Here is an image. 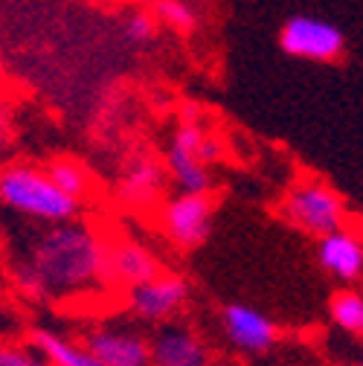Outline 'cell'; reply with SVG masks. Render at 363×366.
<instances>
[{
  "label": "cell",
  "mask_w": 363,
  "mask_h": 366,
  "mask_svg": "<svg viewBox=\"0 0 363 366\" xmlns=\"http://www.w3.org/2000/svg\"><path fill=\"white\" fill-rule=\"evenodd\" d=\"M122 35L134 47H146V44H151L157 38V21L149 12H134L122 24Z\"/></svg>",
  "instance_id": "19"
},
{
  "label": "cell",
  "mask_w": 363,
  "mask_h": 366,
  "mask_svg": "<svg viewBox=\"0 0 363 366\" xmlns=\"http://www.w3.org/2000/svg\"><path fill=\"white\" fill-rule=\"evenodd\" d=\"M6 149H9V140H0V157L6 154Z\"/></svg>",
  "instance_id": "21"
},
{
  "label": "cell",
  "mask_w": 363,
  "mask_h": 366,
  "mask_svg": "<svg viewBox=\"0 0 363 366\" xmlns=\"http://www.w3.org/2000/svg\"><path fill=\"white\" fill-rule=\"evenodd\" d=\"M192 297V285L184 273L174 270H160L157 277L134 285L125 291V311L146 326H160L169 320H177L187 311Z\"/></svg>",
  "instance_id": "6"
},
{
  "label": "cell",
  "mask_w": 363,
  "mask_h": 366,
  "mask_svg": "<svg viewBox=\"0 0 363 366\" xmlns=\"http://www.w3.org/2000/svg\"><path fill=\"white\" fill-rule=\"evenodd\" d=\"M163 270L160 256L137 236L128 233H108L105 247V288L108 291H128Z\"/></svg>",
  "instance_id": "8"
},
{
  "label": "cell",
  "mask_w": 363,
  "mask_h": 366,
  "mask_svg": "<svg viewBox=\"0 0 363 366\" xmlns=\"http://www.w3.org/2000/svg\"><path fill=\"white\" fill-rule=\"evenodd\" d=\"M221 332L227 343L242 355H267L279 340L274 320L244 302H230L221 308Z\"/></svg>",
  "instance_id": "12"
},
{
  "label": "cell",
  "mask_w": 363,
  "mask_h": 366,
  "mask_svg": "<svg viewBox=\"0 0 363 366\" xmlns=\"http://www.w3.org/2000/svg\"><path fill=\"white\" fill-rule=\"evenodd\" d=\"M12 125H15V108L9 99L0 97V140H12Z\"/></svg>",
  "instance_id": "20"
},
{
  "label": "cell",
  "mask_w": 363,
  "mask_h": 366,
  "mask_svg": "<svg viewBox=\"0 0 363 366\" xmlns=\"http://www.w3.org/2000/svg\"><path fill=\"white\" fill-rule=\"evenodd\" d=\"M212 218H215V201L209 192L174 189L157 204V233L174 250L192 253L209 239Z\"/></svg>",
  "instance_id": "5"
},
{
  "label": "cell",
  "mask_w": 363,
  "mask_h": 366,
  "mask_svg": "<svg viewBox=\"0 0 363 366\" xmlns=\"http://www.w3.org/2000/svg\"><path fill=\"white\" fill-rule=\"evenodd\" d=\"M317 264L323 267L326 277L346 288L363 282V233L346 224L340 230L317 239Z\"/></svg>",
  "instance_id": "13"
},
{
  "label": "cell",
  "mask_w": 363,
  "mask_h": 366,
  "mask_svg": "<svg viewBox=\"0 0 363 366\" xmlns=\"http://www.w3.org/2000/svg\"><path fill=\"white\" fill-rule=\"evenodd\" d=\"M279 215L294 230L323 239L349 224V207L343 195L323 177H299L279 201Z\"/></svg>",
  "instance_id": "4"
},
{
  "label": "cell",
  "mask_w": 363,
  "mask_h": 366,
  "mask_svg": "<svg viewBox=\"0 0 363 366\" xmlns=\"http://www.w3.org/2000/svg\"><path fill=\"white\" fill-rule=\"evenodd\" d=\"M0 366H50V363L44 360L41 352L32 349L29 343L4 337L0 340Z\"/></svg>",
  "instance_id": "18"
},
{
  "label": "cell",
  "mask_w": 363,
  "mask_h": 366,
  "mask_svg": "<svg viewBox=\"0 0 363 366\" xmlns=\"http://www.w3.org/2000/svg\"><path fill=\"white\" fill-rule=\"evenodd\" d=\"M166 187H169V174L163 160L154 157L151 152H140L122 163L114 192L119 207L125 209H151L166 198Z\"/></svg>",
  "instance_id": "9"
},
{
  "label": "cell",
  "mask_w": 363,
  "mask_h": 366,
  "mask_svg": "<svg viewBox=\"0 0 363 366\" xmlns=\"http://www.w3.org/2000/svg\"><path fill=\"white\" fill-rule=\"evenodd\" d=\"M102 366H151L149 335L125 323L90 326L79 337Z\"/></svg>",
  "instance_id": "10"
},
{
  "label": "cell",
  "mask_w": 363,
  "mask_h": 366,
  "mask_svg": "<svg viewBox=\"0 0 363 366\" xmlns=\"http://www.w3.org/2000/svg\"><path fill=\"white\" fill-rule=\"evenodd\" d=\"M357 335H360V337H363V320H360V329H357Z\"/></svg>",
  "instance_id": "22"
},
{
  "label": "cell",
  "mask_w": 363,
  "mask_h": 366,
  "mask_svg": "<svg viewBox=\"0 0 363 366\" xmlns=\"http://www.w3.org/2000/svg\"><path fill=\"white\" fill-rule=\"evenodd\" d=\"M108 233L90 218L44 224L9 247V282L26 302L56 305L105 288Z\"/></svg>",
  "instance_id": "1"
},
{
  "label": "cell",
  "mask_w": 363,
  "mask_h": 366,
  "mask_svg": "<svg viewBox=\"0 0 363 366\" xmlns=\"http://www.w3.org/2000/svg\"><path fill=\"white\" fill-rule=\"evenodd\" d=\"M44 169H47V174H50V180L56 183V187L64 195H70L73 201L87 204L90 195H94V189H96L94 174H90L87 166L79 163L76 157H53Z\"/></svg>",
  "instance_id": "15"
},
{
  "label": "cell",
  "mask_w": 363,
  "mask_h": 366,
  "mask_svg": "<svg viewBox=\"0 0 363 366\" xmlns=\"http://www.w3.org/2000/svg\"><path fill=\"white\" fill-rule=\"evenodd\" d=\"M0 73H4V56H0Z\"/></svg>",
  "instance_id": "23"
},
{
  "label": "cell",
  "mask_w": 363,
  "mask_h": 366,
  "mask_svg": "<svg viewBox=\"0 0 363 366\" xmlns=\"http://www.w3.org/2000/svg\"><path fill=\"white\" fill-rule=\"evenodd\" d=\"M329 320L346 335H357L363 320V294L357 288H340L329 300Z\"/></svg>",
  "instance_id": "16"
},
{
  "label": "cell",
  "mask_w": 363,
  "mask_h": 366,
  "mask_svg": "<svg viewBox=\"0 0 363 366\" xmlns=\"http://www.w3.org/2000/svg\"><path fill=\"white\" fill-rule=\"evenodd\" d=\"M26 343L38 349L50 366H102L81 340L61 335L59 329H50V326H32Z\"/></svg>",
  "instance_id": "14"
},
{
  "label": "cell",
  "mask_w": 363,
  "mask_h": 366,
  "mask_svg": "<svg viewBox=\"0 0 363 366\" xmlns=\"http://www.w3.org/2000/svg\"><path fill=\"white\" fill-rule=\"evenodd\" d=\"M346 47L343 29L317 15H291L279 29V50L299 61L334 64L346 56Z\"/></svg>",
  "instance_id": "7"
},
{
  "label": "cell",
  "mask_w": 363,
  "mask_h": 366,
  "mask_svg": "<svg viewBox=\"0 0 363 366\" xmlns=\"http://www.w3.org/2000/svg\"><path fill=\"white\" fill-rule=\"evenodd\" d=\"M151 366H212L207 337L187 320H169L149 335Z\"/></svg>",
  "instance_id": "11"
},
{
  "label": "cell",
  "mask_w": 363,
  "mask_h": 366,
  "mask_svg": "<svg viewBox=\"0 0 363 366\" xmlns=\"http://www.w3.org/2000/svg\"><path fill=\"white\" fill-rule=\"evenodd\" d=\"M154 21L177 29V32H192L198 26V12L187 0H157L154 4Z\"/></svg>",
  "instance_id": "17"
},
{
  "label": "cell",
  "mask_w": 363,
  "mask_h": 366,
  "mask_svg": "<svg viewBox=\"0 0 363 366\" xmlns=\"http://www.w3.org/2000/svg\"><path fill=\"white\" fill-rule=\"evenodd\" d=\"M224 146L198 119L195 108H184L163 154L169 183L180 192H212V166L221 160Z\"/></svg>",
  "instance_id": "3"
},
{
  "label": "cell",
  "mask_w": 363,
  "mask_h": 366,
  "mask_svg": "<svg viewBox=\"0 0 363 366\" xmlns=\"http://www.w3.org/2000/svg\"><path fill=\"white\" fill-rule=\"evenodd\" d=\"M0 209L44 227L81 218L84 204L64 195L44 166L4 163L0 166Z\"/></svg>",
  "instance_id": "2"
}]
</instances>
